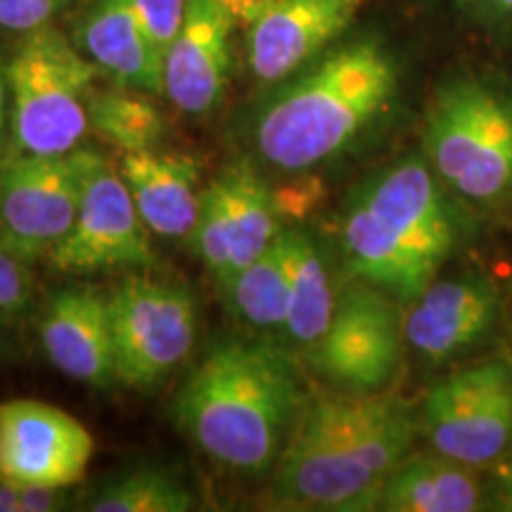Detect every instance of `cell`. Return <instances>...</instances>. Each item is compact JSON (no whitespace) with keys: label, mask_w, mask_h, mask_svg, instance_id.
Returning a JSON list of instances; mask_svg holds the SVG:
<instances>
[{"label":"cell","mask_w":512,"mask_h":512,"mask_svg":"<svg viewBox=\"0 0 512 512\" xmlns=\"http://www.w3.org/2000/svg\"><path fill=\"white\" fill-rule=\"evenodd\" d=\"M309 401L294 351L268 337H228L190 368L171 403L176 425L223 470L273 475Z\"/></svg>","instance_id":"6da1fadb"},{"label":"cell","mask_w":512,"mask_h":512,"mask_svg":"<svg viewBox=\"0 0 512 512\" xmlns=\"http://www.w3.org/2000/svg\"><path fill=\"white\" fill-rule=\"evenodd\" d=\"M399 83V60L382 38L339 41L268 88L249 119V143L268 169L306 174L366 136L392 110Z\"/></svg>","instance_id":"7a4b0ae2"},{"label":"cell","mask_w":512,"mask_h":512,"mask_svg":"<svg viewBox=\"0 0 512 512\" xmlns=\"http://www.w3.org/2000/svg\"><path fill=\"white\" fill-rule=\"evenodd\" d=\"M418 430L413 403L392 389L309 396L273 470V503L292 510H377L384 484L411 453Z\"/></svg>","instance_id":"3957f363"},{"label":"cell","mask_w":512,"mask_h":512,"mask_svg":"<svg viewBox=\"0 0 512 512\" xmlns=\"http://www.w3.org/2000/svg\"><path fill=\"white\" fill-rule=\"evenodd\" d=\"M463 238L451 190L425 157H406L368 176L342 216V259L351 280L403 306L430 287Z\"/></svg>","instance_id":"277c9868"},{"label":"cell","mask_w":512,"mask_h":512,"mask_svg":"<svg viewBox=\"0 0 512 512\" xmlns=\"http://www.w3.org/2000/svg\"><path fill=\"white\" fill-rule=\"evenodd\" d=\"M427 164L460 200L484 209L512 202V93L477 76L448 81L422 126Z\"/></svg>","instance_id":"5b68a950"},{"label":"cell","mask_w":512,"mask_h":512,"mask_svg":"<svg viewBox=\"0 0 512 512\" xmlns=\"http://www.w3.org/2000/svg\"><path fill=\"white\" fill-rule=\"evenodd\" d=\"M10 145L24 155H67L91 131L98 69L60 29L24 34L8 57Z\"/></svg>","instance_id":"8992f818"},{"label":"cell","mask_w":512,"mask_h":512,"mask_svg":"<svg viewBox=\"0 0 512 512\" xmlns=\"http://www.w3.org/2000/svg\"><path fill=\"white\" fill-rule=\"evenodd\" d=\"M114 373L133 392H155L190 356L197 299L174 280L128 273L110 290Z\"/></svg>","instance_id":"52a82bcc"},{"label":"cell","mask_w":512,"mask_h":512,"mask_svg":"<svg viewBox=\"0 0 512 512\" xmlns=\"http://www.w3.org/2000/svg\"><path fill=\"white\" fill-rule=\"evenodd\" d=\"M98 150L67 155H0V247L22 261L48 259L69 233L88 178L98 169Z\"/></svg>","instance_id":"ba28073f"},{"label":"cell","mask_w":512,"mask_h":512,"mask_svg":"<svg viewBox=\"0 0 512 512\" xmlns=\"http://www.w3.org/2000/svg\"><path fill=\"white\" fill-rule=\"evenodd\" d=\"M406 306L392 294L354 280L339 290L325 335L302 361L332 392L380 394L392 389L406 351Z\"/></svg>","instance_id":"9c48e42d"},{"label":"cell","mask_w":512,"mask_h":512,"mask_svg":"<svg viewBox=\"0 0 512 512\" xmlns=\"http://www.w3.org/2000/svg\"><path fill=\"white\" fill-rule=\"evenodd\" d=\"M418 415L432 451L475 470L491 467L512 444L510 358H486L446 375Z\"/></svg>","instance_id":"30bf717a"},{"label":"cell","mask_w":512,"mask_h":512,"mask_svg":"<svg viewBox=\"0 0 512 512\" xmlns=\"http://www.w3.org/2000/svg\"><path fill=\"white\" fill-rule=\"evenodd\" d=\"M48 261L62 273L145 271L155 264L150 230L121 171L107 159L88 178L72 228Z\"/></svg>","instance_id":"8fae6325"},{"label":"cell","mask_w":512,"mask_h":512,"mask_svg":"<svg viewBox=\"0 0 512 512\" xmlns=\"http://www.w3.org/2000/svg\"><path fill=\"white\" fill-rule=\"evenodd\" d=\"M95 444L88 427L36 399L0 403V482L76 486Z\"/></svg>","instance_id":"7c38bea8"},{"label":"cell","mask_w":512,"mask_h":512,"mask_svg":"<svg viewBox=\"0 0 512 512\" xmlns=\"http://www.w3.org/2000/svg\"><path fill=\"white\" fill-rule=\"evenodd\" d=\"M368 0H271L247 29V67L261 86L290 79L347 34Z\"/></svg>","instance_id":"4fadbf2b"},{"label":"cell","mask_w":512,"mask_h":512,"mask_svg":"<svg viewBox=\"0 0 512 512\" xmlns=\"http://www.w3.org/2000/svg\"><path fill=\"white\" fill-rule=\"evenodd\" d=\"M238 24L221 0H188L174 43L164 55V95L190 117L221 105L233 72V31Z\"/></svg>","instance_id":"5bb4252c"},{"label":"cell","mask_w":512,"mask_h":512,"mask_svg":"<svg viewBox=\"0 0 512 512\" xmlns=\"http://www.w3.org/2000/svg\"><path fill=\"white\" fill-rule=\"evenodd\" d=\"M501 313V292L482 273L434 280L406 306V344L430 363H444L482 344Z\"/></svg>","instance_id":"9a60e30c"},{"label":"cell","mask_w":512,"mask_h":512,"mask_svg":"<svg viewBox=\"0 0 512 512\" xmlns=\"http://www.w3.org/2000/svg\"><path fill=\"white\" fill-rule=\"evenodd\" d=\"M48 361L69 380L112 389L114 373L110 292L95 285H64L48 297L38 320Z\"/></svg>","instance_id":"2e32d148"},{"label":"cell","mask_w":512,"mask_h":512,"mask_svg":"<svg viewBox=\"0 0 512 512\" xmlns=\"http://www.w3.org/2000/svg\"><path fill=\"white\" fill-rule=\"evenodd\" d=\"M74 43L114 86L164 95V57L131 0H93L76 22Z\"/></svg>","instance_id":"e0dca14e"},{"label":"cell","mask_w":512,"mask_h":512,"mask_svg":"<svg viewBox=\"0 0 512 512\" xmlns=\"http://www.w3.org/2000/svg\"><path fill=\"white\" fill-rule=\"evenodd\" d=\"M119 171L150 233L166 240H190L202 202L195 157L183 152H136L124 155Z\"/></svg>","instance_id":"ac0fdd59"},{"label":"cell","mask_w":512,"mask_h":512,"mask_svg":"<svg viewBox=\"0 0 512 512\" xmlns=\"http://www.w3.org/2000/svg\"><path fill=\"white\" fill-rule=\"evenodd\" d=\"M486 503L475 467L441 456L408 453L384 484L377 510L387 512H477Z\"/></svg>","instance_id":"d6986e66"},{"label":"cell","mask_w":512,"mask_h":512,"mask_svg":"<svg viewBox=\"0 0 512 512\" xmlns=\"http://www.w3.org/2000/svg\"><path fill=\"white\" fill-rule=\"evenodd\" d=\"M330 256L311 230L290 226V297L280 344L302 356L328 330L337 309Z\"/></svg>","instance_id":"ffe728a7"},{"label":"cell","mask_w":512,"mask_h":512,"mask_svg":"<svg viewBox=\"0 0 512 512\" xmlns=\"http://www.w3.org/2000/svg\"><path fill=\"white\" fill-rule=\"evenodd\" d=\"M230 313L254 335L280 342L290 297V226L223 287Z\"/></svg>","instance_id":"44dd1931"},{"label":"cell","mask_w":512,"mask_h":512,"mask_svg":"<svg viewBox=\"0 0 512 512\" xmlns=\"http://www.w3.org/2000/svg\"><path fill=\"white\" fill-rule=\"evenodd\" d=\"M228 197L230 214V266L226 283L238 275L247 264H252L259 254H264L278 233L283 230L278 211L273 202V185L259 174V169L247 159L228 164L219 174Z\"/></svg>","instance_id":"7402d4cb"},{"label":"cell","mask_w":512,"mask_h":512,"mask_svg":"<svg viewBox=\"0 0 512 512\" xmlns=\"http://www.w3.org/2000/svg\"><path fill=\"white\" fill-rule=\"evenodd\" d=\"M91 131L117 147L121 155L159 150L166 136V119L147 93L131 88H95L88 102Z\"/></svg>","instance_id":"603a6c76"},{"label":"cell","mask_w":512,"mask_h":512,"mask_svg":"<svg viewBox=\"0 0 512 512\" xmlns=\"http://www.w3.org/2000/svg\"><path fill=\"white\" fill-rule=\"evenodd\" d=\"M195 508L197 496L188 482L169 467L157 465L110 479L86 503L91 512H190Z\"/></svg>","instance_id":"cb8c5ba5"},{"label":"cell","mask_w":512,"mask_h":512,"mask_svg":"<svg viewBox=\"0 0 512 512\" xmlns=\"http://www.w3.org/2000/svg\"><path fill=\"white\" fill-rule=\"evenodd\" d=\"M188 242L202 259V264L207 266V271L214 275L219 287L226 283L233 240H230L228 197L219 176L202 190L200 216H197L195 230Z\"/></svg>","instance_id":"d4e9b609"},{"label":"cell","mask_w":512,"mask_h":512,"mask_svg":"<svg viewBox=\"0 0 512 512\" xmlns=\"http://www.w3.org/2000/svg\"><path fill=\"white\" fill-rule=\"evenodd\" d=\"M74 486L0 482V512H60L74 508Z\"/></svg>","instance_id":"484cf974"},{"label":"cell","mask_w":512,"mask_h":512,"mask_svg":"<svg viewBox=\"0 0 512 512\" xmlns=\"http://www.w3.org/2000/svg\"><path fill=\"white\" fill-rule=\"evenodd\" d=\"M131 3L150 41L164 57L176 34L181 31L188 0H131Z\"/></svg>","instance_id":"4316f807"},{"label":"cell","mask_w":512,"mask_h":512,"mask_svg":"<svg viewBox=\"0 0 512 512\" xmlns=\"http://www.w3.org/2000/svg\"><path fill=\"white\" fill-rule=\"evenodd\" d=\"M31 297H34V278L27 261L0 247V323L15 320L27 309Z\"/></svg>","instance_id":"83f0119b"},{"label":"cell","mask_w":512,"mask_h":512,"mask_svg":"<svg viewBox=\"0 0 512 512\" xmlns=\"http://www.w3.org/2000/svg\"><path fill=\"white\" fill-rule=\"evenodd\" d=\"M67 0H0V31L5 34H31L50 27Z\"/></svg>","instance_id":"f1b7e54d"},{"label":"cell","mask_w":512,"mask_h":512,"mask_svg":"<svg viewBox=\"0 0 512 512\" xmlns=\"http://www.w3.org/2000/svg\"><path fill=\"white\" fill-rule=\"evenodd\" d=\"M323 190L313 178H299V181H287L273 185V202L283 226H299L309 219L311 211L318 207Z\"/></svg>","instance_id":"f546056e"},{"label":"cell","mask_w":512,"mask_h":512,"mask_svg":"<svg viewBox=\"0 0 512 512\" xmlns=\"http://www.w3.org/2000/svg\"><path fill=\"white\" fill-rule=\"evenodd\" d=\"M453 3L512 41V0H453Z\"/></svg>","instance_id":"4dcf8cb0"},{"label":"cell","mask_w":512,"mask_h":512,"mask_svg":"<svg viewBox=\"0 0 512 512\" xmlns=\"http://www.w3.org/2000/svg\"><path fill=\"white\" fill-rule=\"evenodd\" d=\"M491 503L498 510H512V444L491 465Z\"/></svg>","instance_id":"1f68e13d"},{"label":"cell","mask_w":512,"mask_h":512,"mask_svg":"<svg viewBox=\"0 0 512 512\" xmlns=\"http://www.w3.org/2000/svg\"><path fill=\"white\" fill-rule=\"evenodd\" d=\"M271 0H221V5L230 12V17L235 19V24L242 29H249L256 19L261 17V12L268 8Z\"/></svg>","instance_id":"d6a6232c"},{"label":"cell","mask_w":512,"mask_h":512,"mask_svg":"<svg viewBox=\"0 0 512 512\" xmlns=\"http://www.w3.org/2000/svg\"><path fill=\"white\" fill-rule=\"evenodd\" d=\"M10 128V88H8V62L0 57V140Z\"/></svg>","instance_id":"836d02e7"},{"label":"cell","mask_w":512,"mask_h":512,"mask_svg":"<svg viewBox=\"0 0 512 512\" xmlns=\"http://www.w3.org/2000/svg\"><path fill=\"white\" fill-rule=\"evenodd\" d=\"M510 332H512V320H510ZM510 363H512V344H510Z\"/></svg>","instance_id":"e575fe53"}]
</instances>
